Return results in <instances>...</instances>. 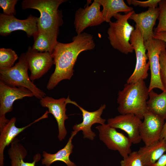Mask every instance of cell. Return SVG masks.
<instances>
[{
    "label": "cell",
    "mask_w": 166,
    "mask_h": 166,
    "mask_svg": "<svg viewBox=\"0 0 166 166\" xmlns=\"http://www.w3.org/2000/svg\"><path fill=\"white\" fill-rule=\"evenodd\" d=\"M159 14V7L149 8L148 10L140 13L134 12L129 19L132 20L140 31L144 42L153 38V28Z\"/></svg>",
    "instance_id": "cell-17"
},
{
    "label": "cell",
    "mask_w": 166,
    "mask_h": 166,
    "mask_svg": "<svg viewBox=\"0 0 166 166\" xmlns=\"http://www.w3.org/2000/svg\"><path fill=\"white\" fill-rule=\"evenodd\" d=\"M58 35L48 32L38 30L34 36V43L32 49L41 52H48L52 54L58 42Z\"/></svg>",
    "instance_id": "cell-23"
},
{
    "label": "cell",
    "mask_w": 166,
    "mask_h": 166,
    "mask_svg": "<svg viewBox=\"0 0 166 166\" xmlns=\"http://www.w3.org/2000/svg\"><path fill=\"white\" fill-rule=\"evenodd\" d=\"M26 53L30 72L29 77L33 82L46 73L53 64L52 54L48 52H39L29 47Z\"/></svg>",
    "instance_id": "cell-14"
},
{
    "label": "cell",
    "mask_w": 166,
    "mask_h": 166,
    "mask_svg": "<svg viewBox=\"0 0 166 166\" xmlns=\"http://www.w3.org/2000/svg\"><path fill=\"white\" fill-rule=\"evenodd\" d=\"M18 0H0V6L3 10V14L8 15L16 14L15 6Z\"/></svg>",
    "instance_id": "cell-28"
},
{
    "label": "cell",
    "mask_w": 166,
    "mask_h": 166,
    "mask_svg": "<svg viewBox=\"0 0 166 166\" xmlns=\"http://www.w3.org/2000/svg\"><path fill=\"white\" fill-rule=\"evenodd\" d=\"M148 89L144 80L135 83H126L118 93L117 110L121 114H133L141 120L148 111L147 100Z\"/></svg>",
    "instance_id": "cell-2"
},
{
    "label": "cell",
    "mask_w": 166,
    "mask_h": 166,
    "mask_svg": "<svg viewBox=\"0 0 166 166\" xmlns=\"http://www.w3.org/2000/svg\"><path fill=\"white\" fill-rule=\"evenodd\" d=\"M10 147L8 151V154L10 160V166H35L36 163L40 160L39 153L35 154L32 162H26L24 159L27 155V151L19 140L15 138L10 144Z\"/></svg>",
    "instance_id": "cell-20"
},
{
    "label": "cell",
    "mask_w": 166,
    "mask_h": 166,
    "mask_svg": "<svg viewBox=\"0 0 166 166\" xmlns=\"http://www.w3.org/2000/svg\"><path fill=\"white\" fill-rule=\"evenodd\" d=\"M130 42L135 52L136 62L133 73L127 80L128 84L135 83L146 79L149 69V62L147 61L148 59L143 38L140 31L136 26L131 35Z\"/></svg>",
    "instance_id": "cell-6"
},
{
    "label": "cell",
    "mask_w": 166,
    "mask_h": 166,
    "mask_svg": "<svg viewBox=\"0 0 166 166\" xmlns=\"http://www.w3.org/2000/svg\"><path fill=\"white\" fill-rule=\"evenodd\" d=\"M95 46L93 36L85 32L77 34L70 43L58 42L51 54L55 69L47 84V89L51 90L62 80H70L79 55L82 52L93 49Z\"/></svg>",
    "instance_id": "cell-1"
},
{
    "label": "cell",
    "mask_w": 166,
    "mask_h": 166,
    "mask_svg": "<svg viewBox=\"0 0 166 166\" xmlns=\"http://www.w3.org/2000/svg\"><path fill=\"white\" fill-rule=\"evenodd\" d=\"M158 5L159 9V22L154 32H166V0H161Z\"/></svg>",
    "instance_id": "cell-26"
},
{
    "label": "cell",
    "mask_w": 166,
    "mask_h": 166,
    "mask_svg": "<svg viewBox=\"0 0 166 166\" xmlns=\"http://www.w3.org/2000/svg\"><path fill=\"white\" fill-rule=\"evenodd\" d=\"M141 120L134 114L131 113L122 114L107 120L109 126L115 128H119L125 132L133 144H137L141 140L140 128Z\"/></svg>",
    "instance_id": "cell-16"
},
{
    "label": "cell",
    "mask_w": 166,
    "mask_h": 166,
    "mask_svg": "<svg viewBox=\"0 0 166 166\" xmlns=\"http://www.w3.org/2000/svg\"><path fill=\"white\" fill-rule=\"evenodd\" d=\"M65 0H24L22 1V9L38 10L40 15L38 18V30L58 35L59 28L63 24L61 11L58 9Z\"/></svg>",
    "instance_id": "cell-3"
},
{
    "label": "cell",
    "mask_w": 166,
    "mask_h": 166,
    "mask_svg": "<svg viewBox=\"0 0 166 166\" xmlns=\"http://www.w3.org/2000/svg\"><path fill=\"white\" fill-rule=\"evenodd\" d=\"M152 166H166V152Z\"/></svg>",
    "instance_id": "cell-31"
},
{
    "label": "cell",
    "mask_w": 166,
    "mask_h": 166,
    "mask_svg": "<svg viewBox=\"0 0 166 166\" xmlns=\"http://www.w3.org/2000/svg\"><path fill=\"white\" fill-rule=\"evenodd\" d=\"M28 69L26 53H23L19 57L18 61L13 67L0 68V80L11 86L26 88L40 100L45 97L46 94L30 80L28 74Z\"/></svg>",
    "instance_id": "cell-4"
},
{
    "label": "cell",
    "mask_w": 166,
    "mask_h": 166,
    "mask_svg": "<svg viewBox=\"0 0 166 166\" xmlns=\"http://www.w3.org/2000/svg\"><path fill=\"white\" fill-rule=\"evenodd\" d=\"M101 6L94 0L90 5L84 8H80L76 10L74 25L77 34L82 33L88 27L98 26L104 22Z\"/></svg>",
    "instance_id": "cell-12"
},
{
    "label": "cell",
    "mask_w": 166,
    "mask_h": 166,
    "mask_svg": "<svg viewBox=\"0 0 166 166\" xmlns=\"http://www.w3.org/2000/svg\"><path fill=\"white\" fill-rule=\"evenodd\" d=\"M33 96V93L26 88L11 86L0 80V130L9 121L6 114L12 111L14 102Z\"/></svg>",
    "instance_id": "cell-9"
},
{
    "label": "cell",
    "mask_w": 166,
    "mask_h": 166,
    "mask_svg": "<svg viewBox=\"0 0 166 166\" xmlns=\"http://www.w3.org/2000/svg\"><path fill=\"white\" fill-rule=\"evenodd\" d=\"M153 38L163 41L166 43V32H154Z\"/></svg>",
    "instance_id": "cell-32"
},
{
    "label": "cell",
    "mask_w": 166,
    "mask_h": 166,
    "mask_svg": "<svg viewBox=\"0 0 166 166\" xmlns=\"http://www.w3.org/2000/svg\"><path fill=\"white\" fill-rule=\"evenodd\" d=\"M158 94L152 90L148 93L147 102L148 111L166 120V89Z\"/></svg>",
    "instance_id": "cell-24"
},
{
    "label": "cell",
    "mask_w": 166,
    "mask_h": 166,
    "mask_svg": "<svg viewBox=\"0 0 166 166\" xmlns=\"http://www.w3.org/2000/svg\"><path fill=\"white\" fill-rule=\"evenodd\" d=\"M77 134L73 131L65 146L56 153L51 154L43 151L42 164L45 166H50L56 161H61L65 164L67 166H77L69 159V156L73 152L74 147L72 143V139Z\"/></svg>",
    "instance_id": "cell-19"
},
{
    "label": "cell",
    "mask_w": 166,
    "mask_h": 166,
    "mask_svg": "<svg viewBox=\"0 0 166 166\" xmlns=\"http://www.w3.org/2000/svg\"><path fill=\"white\" fill-rule=\"evenodd\" d=\"M159 59L161 80L165 89H166V49L161 52Z\"/></svg>",
    "instance_id": "cell-29"
},
{
    "label": "cell",
    "mask_w": 166,
    "mask_h": 166,
    "mask_svg": "<svg viewBox=\"0 0 166 166\" xmlns=\"http://www.w3.org/2000/svg\"><path fill=\"white\" fill-rule=\"evenodd\" d=\"M96 128L98 131L100 140L109 149L118 151L123 158L132 152V143L129 139L116 128L106 124L97 126Z\"/></svg>",
    "instance_id": "cell-8"
},
{
    "label": "cell",
    "mask_w": 166,
    "mask_h": 166,
    "mask_svg": "<svg viewBox=\"0 0 166 166\" xmlns=\"http://www.w3.org/2000/svg\"><path fill=\"white\" fill-rule=\"evenodd\" d=\"M18 58V55L12 49L1 48L0 68H7L13 67Z\"/></svg>",
    "instance_id": "cell-25"
},
{
    "label": "cell",
    "mask_w": 166,
    "mask_h": 166,
    "mask_svg": "<svg viewBox=\"0 0 166 166\" xmlns=\"http://www.w3.org/2000/svg\"><path fill=\"white\" fill-rule=\"evenodd\" d=\"M38 18L30 14L27 18L20 20L14 15L0 14V34L6 36L18 30L24 31L28 37L34 36L38 31Z\"/></svg>",
    "instance_id": "cell-10"
},
{
    "label": "cell",
    "mask_w": 166,
    "mask_h": 166,
    "mask_svg": "<svg viewBox=\"0 0 166 166\" xmlns=\"http://www.w3.org/2000/svg\"><path fill=\"white\" fill-rule=\"evenodd\" d=\"M66 102L67 104H72L77 106L82 112V121L73 126V131L77 133L79 131H81L84 138L93 140L96 134L92 130L91 127L96 123L101 124H105L106 120L102 118L101 115L106 108V105H101L98 109L94 111L89 112L79 106L75 101H71L69 96L66 98Z\"/></svg>",
    "instance_id": "cell-11"
},
{
    "label": "cell",
    "mask_w": 166,
    "mask_h": 166,
    "mask_svg": "<svg viewBox=\"0 0 166 166\" xmlns=\"http://www.w3.org/2000/svg\"><path fill=\"white\" fill-rule=\"evenodd\" d=\"M133 10L127 14H121L118 13L113 17L117 20L111 21L107 30L108 38L113 47L122 53L127 54L133 52V47L130 40L132 33L135 29L128 22Z\"/></svg>",
    "instance_id": "cell-5"
},
{
    "label": "cell",
    "mask_w": 166,
    "mask_h": 166,
    "mask_svg": "<svg viewBox=\"0 0 166 166\" xmlns=\"http://www.w3.org/2000/svg\"><path fill=\"white\" fill-rule=\"evenodd\" d=\"M143 120L140 127V134L145 145H148L159 141L165 120L148 111L144 114Z\"/></svg>",
    "instance_id": "cell-15"
},
{
    "label": "cell",
    "mask_w": 166,
    "mask_h": 166,
    "mask_svg": "<svg viewBox=\"0 0 166 166\" xmlns=\"http://www.w3.org/2000/svg\"><path fill=\"white\" fill-rule=\"evenodd\" d=\"M163 139L166 141V120L161 132L160 140Z\"/></svg>",
    "instance_id": "cell-33"
},
{
    "label": "cell",
    "mask_w": 166,
    "mask_h": 166,
    "mask_svg": "<svg viewBox=\"0 0 166 166\" xmlns=\"http://www.w3.org/2000/svg\"><path fill=\"white\" fill-rule=\"evenodd\" d=\"M48 112L46 111L41 117L29 124L20 128L16 126V118L13 117L0 130V166H4V153L5 148L11 144L16 136L26 128L41 120L47 118Z\"/></svg>",
    "instance_id": "cell-18"
},
{
    "label": "cell",
    "mask_w": 166,
    "mask_h": 166,
    "mask_svg": "<svg viewBox=\"0 0 166 166\" xmlns=\"http://www.w3.org/2000/svg\"><path fill=\"white\" fill-rule=\"evenodd\" d=\"M103 7L101 11L104 21L109 23L111 18L120 12L125 14L133 10L123 0H95Z\"/></svg>",
    "instance_id": "cell-22"
},
{
    "label": "cell",
    "mask_w": 166,
    "mask_h": 166,
    "mask_svg": "<svg viewBox=\"0 0 166 166\" xmlns=\"http://www.w3.org/2000/svg\"><path fill=\"white\" fill-rule=\"evenodd\" d=\"M145 166H152L166 152V141L162 139L148 145H145L137 151Z\"/></svg>",
    "instance_id": "cell-21"
},
{
    "label": "cell",
    "mask_w": 166,
    "mask_h": 166,
    "mask_svg": "<svg viewBox=\"0 0 166 166\" xmlns=\"http://www.w3.org/2000/svg\"><path fill=\"white\" fill-rule=\"evenodd\" d=\"M161 0H149L145 1H141L136 0H127V2L130 5L134 6H139L142 7H157L159 3Z\"/></svg>",
    "instance_id": "cell-30"
},
{
    "label": "cell",
    "mask_w": 166,
    "mask_h": 166,
    "mask_svg": "<svg viewBox=\"0 0 166 166\" xmlns=\"http://www.w3.org/2000/svg\"><path fill=\"white\" fill-rule=\"evenodd\" d=\"M66 98L55 99L51 97L45 96L40 100L43 107L48 109L49 113L53 115L57 124L58 138L60 141L63 140L67 134L65 121L69 117L66 114Z\"/></svg>",
    "instance_id": "cell-13"
},
{
    "label": "cell",
    "mask_w": 166,
    "mask_h": 166,
    "mask_svg": "<svg viewBox=\"0 0 166 166\" xmlns=\"http://www.w3.org/2000/svg\"><path fill=\"white\" fill-rule=\"evenodd\" d=\"M121 166H145L138 151L132 152L120 162Z\"/></svg>",
    "instance_id": "cell-27"
},
{
    "label": "cell",
    "mask_w": 166,
    "mask_h": 166,
    "mask_svg": "<svg viewBox=\"0 0 166 166\" xmlns=\"http://www.w3.org/2000/svg\"><path fill=\"white\" fill-rule=\"evenodd\" d=\"M149 63L151 79L148 87L149 92L155 88L164 90L160 74L159 56L161 52L166 49V43L163 41L152 38L144 42Z\"/></svg>",
    "instance_id": "cell-7"
}]
</instances>
